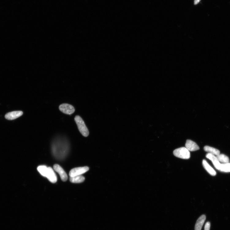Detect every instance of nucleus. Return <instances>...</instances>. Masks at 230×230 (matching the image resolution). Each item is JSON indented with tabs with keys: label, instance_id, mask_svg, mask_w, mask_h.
<instances>
[{
	"label": "nucleus",
	"instance_id": "9",
	"mask_svg": "<svg viewBox=\"0 0 230 230\" xmlns=\"http://www.w3.org/2000/svg\"><path fill=\"white\" fill-rule=\"evenodd\" d=\"M206 157L212 161L215 168L218 170H219L221 164L217 159V156L212 154L208 153L206 155Z\"/></svg>",
	"mask_w": 230,
	"mask_h": 230
},
{
	"label": "nucleus",
	"instance_id": "6",
	"mask_svg": "<svg viewBox=\"0 0 230 230\" xmlns=\"http://www.w3.org/2000/svg\"><path fill=\"white\" fill-rule=\"evenodd\" d=\"M54 168L56 172L60 175L61 180L65 182L68 179V176L63 168L60 165L55 164L54 166Z\"/></svg>",
	"mask_w": 230,
	"mask_h": 230
},
{
	"label": "nucleus",
	"instance_id": "3",
	"mask_svg": "<svg viewBox=\"0 0 230 230\" xmlns=\"http://www.w3.org/2000/svg\"><path fill=\"white\" fill-rule=\"evenodd\" d=\"M173 154L175 157L183 159H189L190 156V151L185 147L177 148L174 151Z\"/></svg>",
	"mask_w": 230,
	"mask_h": 230
},
{
	"label": "nucleus",
	"instance_id": "10",
	"mask_svg": "<svg viewBox=\"0 0 230 230\" xmlns=\"http://www.w3.org/2000/svg\"><path fill=\"white\" fill-rule=\"evenodd\" d=\"M47 178L51 183H55L57 181V176L53 169L50 167H48V172Z\"/></svg>",
	"mask_w": 230,
	"mask_h": 230
},
{
	"label": "nucleus",
	"instance_id": "15",
	"mask_svg": "<svg viewBox=\"0 0 230 230\" xmlns=\"http://www.w3.org/2000/svg\"><path fill=\"white\" fill-rule=\"evenodd\" d=\"M37 170L42 176L47 177L48 172V167L44 165L40 166L37 168Z\"/></svg>",
	"mask_w": 230,
	"mask_h": 230
},
{
	"label": "nucleus",
	"instance_id": "2",
	"mask_svg": "<svg viewBox=\"0 0 230 230\" xmlns=\"http://www.w3.org/2000/svg\"><path fill=\"white\" fill-rule=\"evenodd\" d=\"M75 121L81 134L85 137H88L89 135V130L82 119L80 116L77 115L75 118Z\"/></svg>",
	"mask_w": 230,
	"mask_h": 230
},
{
	"label": "nucleus",
	"instance_id": "17",
	"mask_svg": "<svg viewBox=\"0 0 230 230\" xmlns=\"http://www.w3.org/2000/svg\"><path fill=\"white\" fill-rule=\"evenodd\" d=\"M220 171L224 172H230V164L229 163L227 164H221L220 169Z\"/></svg>",
	"mask_w": 230,
	"mask_h": 230
},
{
	"label": "nucleus",
	"instance_id": "14",
	"mask_svg": "<svg viewBox=\"0 0 230 230\" xmlns=\"http://www.w3.org/2000/svg\"><path fill=\"white\" fill-rule=\"evenodd\" d=\"M85 180V177L81 175L70 177V181L73 183H80L83 182Z\"/></svg>",
	"mask_w": 230,
	"mask_h": 230
},
{
	"label": "nucleus",
	"instance_id": "16",
	"mask_svg": "<svg viewBox=\"0 0 230 230\" xmlns=\"http://www.w3.org/2000/svg\"><path fill=\"white\" fill-rule=\"evenodd\" d=\"M217 158L220 162L227 164L229 163V158L224 154H220L217 156Z\"/></svg>",
	"mask_w": 230,
	"mask_h": 230
},
{
	"label": "nucleus",
	"instance_id": "19",
	"mask_svg": "<svg viewBox=\"0 0 230 230\" xmlns=\"http://www.w3.org/2000/svg\"><path fill=\"white\" fill-rule=\"evenodd\" d=\"M200 1H201V0H194V4L195 5H197L200 2Z\"/></svg>",
	"mask_w": 230,
	"mask_h": 230
},
{
	"label": "nucleus",
	"instance_id": "7",
	"mask_svg": "<svg viewBox=\"0 0 230 230\" xmlns=\"http://www.w3.org/2000/svg\"><path fill=\"white\" fill-rule=\"evenodd\" d=\"M185 147L189 151H195L199 150L200 149L199 147L197 144L190 140H187L185 144Z\"/></svg>",
	"mask_w": 230,
	"mask_h": 230
},
{
	"label": "nucleus",
	"instance_id": "4",
	"mask_svg": "<svg viewBox=\"0 0 230 230\" xmlns=\"http://www.w3.org/2000/svg\"><path fill=\"white\" fill-rule=\"evenodd\" d=\"M89 169V168L87 166L74 168L70 171L69 175L70 177L81 175L87 172Z\"/></svg>",
	"mask_w": 230,
	"mask_h": 230
},
{
	"label": "nucleus",
	"instance_id": "1",
	"mask_svg": "<svg viewBox=\"0 0 230 230\" xmlns=\"http://www.w3.org/2000/svg\"><path fill=\"white\" fill-rule=\"evenodd\" d=\"M51 148L54 156L57 159L62 160L66 156L68 153L69 144L64 139L59 138L54 141Z\"/></svg>",
	"mask_w": 230,
	"mask_h": 230
},
{
	"label": "nucleus",
	"instance_id": "8",
	"mask_svg": "<svg viewBox=\"0 0 230 230\" xmlns=\"http://www.w3.org/2000/svg\"><path fill=\"white\" fill-rule=\"evenodd\" d=\"M23 114L21 111H15L7 113L5 115L6 119L9 120H13L20 117Z\"/></svg>",
	"mask_w": 230,
	"mask_h": 230
},
{
	"label": "nucleus",
	"instance_id": "18",
	"mask_svg": "<svg viewBox=\"0 0 230 230\" xmlns=\"http://www.w3.org/2000/svg\"><path fill=\"white\" fill-rule=\"evenodd\" d=\"M210 223L209 222H207L206 223L204 230H210Z\"/></svg>",
	"mask_w": 230,
	"mask_h": 230
},
{
	"label": "nucleus",
	"instance_id": "12",
	"mask_svg": "<svg viewBox=\"0 0 230 230\" xmlns=\"http://www.w3.org/2000/svg\"><path fill=\"white\" fill-rule=\"evenodd\" d=\"M202 165L206 171L211 175L214 176L216 175L217 173L215 170L206 161L204 160L202 161Z\"/></svg>",
	"mask_w": 230,
	"mask_h": 230
},
{
	"label": "nucleus",
	"instance_id": "5",
	"mask_svg": "<svg viewBox=\"0 0 230 230\" xmlns=\"http://www.w3.org/2000/svg\"><path fill=\"white\" fill-rule=\"evenodd\" d=\"M62 112L67 115H71L75 111V109L72 105L68 104H63L59 107Z\"/></svg>",
	"mask_w": 230,
	"mask_h": 230
},
{
	"label": "nucleus",
	"instance_id": "11",
	"mask_svg": "<svg viewBox=\"0 0 230 230\" xmlns=\"http://www.w3.org/2000/svg\"><path fill=\"white\" fill-rule=\"evenodd\" d=\"M206 219V217L205 215H202L198 218L195 225V230H202Z\"/></svg>",
	"mask_w": 230,
	"mask_h": 230
},
{
	"label": "nucleus",
	"instance_id": "13",
	"mask_svg": "<svg viewBox=\"0 0 230 230\" xmlns=\"http://www.w3.org/2000/svg\"><path fill=\"white\" fill-rule=\"evenodd\" d=\"M204 150L205 152L217 156L220 154V151L214 148L209 146H205L204 147Z\"/></svg>",
	"mask_w": 230,
	"mask_h": 230
}]
</instances>
